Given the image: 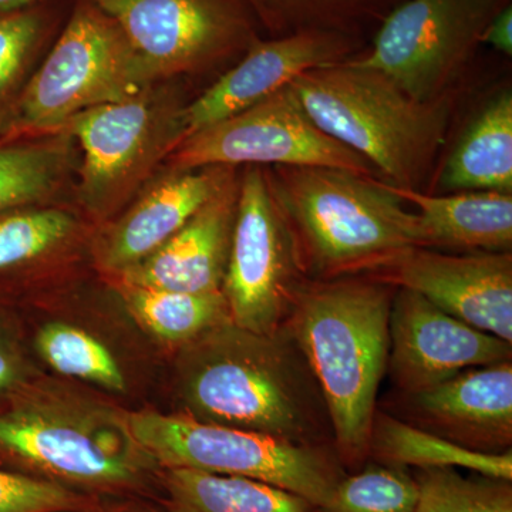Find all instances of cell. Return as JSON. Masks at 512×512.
Listing matches in <instances>:
<instances>
[{
    "mask_svg": "<svg viewBox=\"0 0 512 512\" xmlns=\"http://www.w3.org/2000/svg\"><path fill=\"white\" fill-rule=\"evenodd\" d=\"M175 393L192 420L333 447L318 383L288 325L271 335L231 320L205 330L180 346Z\"/></svg>",
    "mask_w": 512,
    "mask_h": 512,
    "instance_id": "1",
    "label": "cell"
},
{
    "mask_svg": "<svg viewBox=\"0 0 512 512\" xmlns=\"http://www.w3.org/2000/svg\"><path fill=\"white\" fill-rule=\"evenodd\" d=\"M394 291L370 274L309 279L286 322L318 383L345 470L369 460Z\"/></svg>",
    "mask_w": 512,
    "mask_h": 512,
    "instance_id": "2",
    "label": "cell"
},
{
    "mask_svg": "<svg viewBox=\"0 0 512 512\" xmlns=\"http://www.w3.org/2000/svg\"><path fill=\"white\" fill-rule=\"evenodd\" d=\"M0 414V454L16 473L94 497H143L161 468L127 413L67 384H23Z\"/></svg>",
    "mask_w": 512,
    "mask_h": 512,
    "instance_id": "3",
    "label": "cell"
},
{
    "mask_svg": "<svg viewBox=\"0 0 512 512\" xmlns=\"http://www.w3.org/2000/svg\"><path fill=\"white\" fill-rule=\"evenodd\" d=\"M268 173L312 281L373 274L420 248L417 215L380 178L328 167Z\"/></svg>",
    "mask_w": 512,
    "mask_h": 512,
    "instance_id": "4",
    "label": "cell"
},
{
    "mask_svg": "<svg viewBox=\"0 0 512 512\" xmlns=\"http://www.w3.org/2000/svg\"><path fill=\"white\" fill-rule=\"evenodd\" d=\"M291 86L313 123L365 158L383 181L420 190L446 140L453 93L413 99L352 59L311 70Z\"/></svg>",
    "mask_w": 512,
    "mask_h": 512,
    "instance_id": "5",
    "label": "cell"
},
{
    "mask_svg": "<svg viewBox=\"0 0 512 512\" xmlns=\"http://www.w3.org/2000/svg\"><path fill=\"white\" fill-rule=\"evenodd\" d=\"M134 439L158 467L251 478L325 507L348 474L332 446L291 443L265 434L201 423L183 414L127 413Z\"/></svg>",
    "mask_w": 512,
    "mask_h": 512,
    "instance_id": "6",
    "label": "cell"
},
{
    "mask_svg": "<svg viewBox=\"0 0 512 512\" xmlns=\"http://www.w3.org/2000/svg\"><path fill=\"white\" fill-rule=\"evenodd\" d=\"M156 83L119 25L92 0H82L30 74L6 130L50 136L76 114L133 99Z\"/></svg>",
    "mask_w": 512,
    "mask_h": 512,
    "instance_id": "7",
    "label": "cell"
},
{
    "mask_svg": "<svg viewBox=\"0 0 512 512\" xmlns=\"http://www.w3.org/2000/svg\"><path fill=\"white\" fill-rule=\"evenodd\" d=\"M184 107L153 86L133 99L82 111L57 128L53 134L82 147L79 197L94 218L120 211L184 140Z\"/></svg>",
    "mask_w": 512,
    "mask_h": 512,
    "instance_id": "8",
    "label": "cell"
},
{
    "mask_svg": "<svg viewBox=\"0 0 512 512\" xmlns=\"http://www.w3.org/2000/svg\"><path fill=\"white\" fill-rule=\"evenodd\" d=\"M511 0H403L380 20L373 45L350 57L413 99L446 96L473 62L484 33Z\"/></svg>",
    "mask_w": 512,
    "mask_h": 512,
    "instance_id": "9",
    "label": "cell"
},
{
    "mask_svg": "<svg viewBox=\"0 0 512 512\" xmlns=\"http://www.w3.org/2000/svg\"><path fill=\"white\" fill-rule=\"evenodd\" d=\"M308 281L268 167L247 165L239 177L237 217L222 284L231 322L261 335L275 333L288 322Z\"/></svg>",
    "mask_w": 512,
    "mask_h": 512,
    "instance_id": "10",
    "label": "cell"
},
{
    "mask_svg": "<svg viewBox=\"0 0 512 512\" xmlns=\"http://www.w3.org/2000/svg\"><path fill=\"white\" fill-rule=\"evenodd\" d=\"M168 160L174 170L328 167L380 178L365 158L313 123L292 86L184 138Z\"/></svg>",
    "mask_w": 512,
    "mask_h": 512,
    "instance_id": "11",
    "label": "cell"
},
{
    "mask_svg": "<svg viewBox=\"0 0 512 512\" xmlns=\"http://www.w3.org/2000/svg\"><path fill=\"white\" fill-rule=\"evenodd\" d=\"M119 25L156 82L198 73L258 42L244 0H92Z\"/></svg>",
    "mask_w": 512,
    "mask_h": 512,
    "instance_id": "12",
    "label": "cell"
},
{
    "mask_svg": "<svg viewBox=\"0 0 512 512\" xmlns=\"http://www.w3.org/2000/svg\"><path fill=\"white\" fill-rule=\"evenodd\" d=\"M387 372L402 396L464 370L512 359V343L461 322L419 293L396 288L389 318Z\"/></svg>",
    "mask_w": 512,
    "mask_h": 512,
    "instance_id": "13",
    "label": "cell"
},
{
    "mask_svg": "<svg viewBox=\"0 0 512 512\" xmlns=\"http://www.w3.org/2000/svg\"><path fill=\"white\" fill-rule=\"evenodd\" d=\"M370 275L419 293L453 318L512 343V252L413 248Z\"/></svg>",
    "mask_w": 512,
    "mask_h": 512,
    "instance_id": "14",
    "label": "cell"
},
{
    "mask_svg": "<svg viewBox=\"0 0 512 512\" xmlns=\"http://www.w3.org/2000/svg\"><path fill=\"white\" fill-rule=\"evenodd\" d=\"M362 52L359 33L305 30L254 43L210 89L184 107L185 138L291 86L302 74Z\"/></svg>",
    "mask_w": 512,
    "mask_h": 512,
    "instance_id": "15",
    "label": "cell"
},
{
    "mask_svg": "<svg viewBox=\"0 0 512 512\" xmlns=\"http://www.w3.org/2000/svg\"><path fill=\"white\" fill-rule=\"evenodd\" d=\"M413 426L478 451H512V363L474 367L403 396Z\"/></svg>",
    "mask_w": 512,
    "mask_h": 512,
    "instance_id": "16",
    "label": "cell"
},
{
    "mask_svg": "<svg viewBox=\"0 0 512 512\" xmlns=\"http://www.w3.org/2000/svg\"><path fill=\"white\" fill-rule=\"evenodd\" d=\"M238 185L234 171L177 234L117 276L119 285L191 293L222 291L237 217Z\"/></svg>",
    "mask_w": 512,
    "mask_h": 512,
    "instance_id": "17",
    "label": "cell"
},
{
    "mask_svg": "<svg viewBox=\"0 0 512 512\" xmlns=\"http://www.w3.org/2000/svg\"><path fill=\"white\" fill-rule=\"evenodd\" d=\"M235 167L175 170L161 178L101 232L96 261L101 271L119 276L177 234L220 190Z\"/></svg>",
    "mask_w": 512,
    "mask_h": 512,
    "instance_id": "18",
    "label": "cell"
},
{
    "mask_svg": "<svg viewBox=\"0 0 512 512\" xmlns=\"http://www.w3.org/2000/svg\"><path fill=\"white\" fill-rule=\"evenodd\" d=\"M383 184L419 210L420 248L458 254L512 252V192L427 194L386 181Z\"/></svg>",
    "mask_w": 512,
    "mask_h": 512,
    "instance_id": "19",
    "label": "cell"
},
{
    "mask_svg": "<svg viewBox=\"0 0 512 512\" xmlns=\"http://www.w3.org/2000/svg\"><path fill=\"white\" fill-rule=\"evenodd\" d=\"M447 191L512 192V94L504 90L464 131L441 173Z\"/></svg>",
    "mask_w": 512,
    "mask_h": 512,
    "instance_id": "20",
    "label": "cell"
},
{
    "mask_svg": "<svg viewBox=\"0 0 512 512\" xmlns=\"http://www.w3.org/2000/svg\"><path fill=\"white\" fill-rule=\"evenodd\" d=\"M164 512H320L318 505L276 485L187 468H163Z\"/></svg>",
    "mask_w": 512,
    "mask_h": 512,
    "instance_id": "21",
    "label": "cell"
},
{
    "mask_svg": "<svg viewBox=\"0 0 512 512\" xmlns=\"http://www.w3.org/2000/svg\"><path fill=\"white\" fill-rule=\"evenodd\" d=\"M369 458L387 466L464 468L512 480V451L487 454L468 450L382 410H376L373 419Z\"/></svg>",
    "mask_w": 512,
    "mask_h": 512,
    "instance_id": "22",
    "label": "cell"
},
{
    "mask_svg": "<svg viewBox=\"0 0 512 512\" xmlns=\"http://www.w3.org/2000/svg\"><path fill=\"white\" fill-rule=\"evenodd\" d=\"M72 137L0 146V214L49 200L62 187L73 160Z\"/></svg>",
    "mask_w": 512,
    "mask_h": 512,
    "instance_id": "23",
    "label": "cell"
},
{
    "mask_svg": "<svg viewBox=\"0 0 512 512\" xmlns=\"http://www.w3.org/2000/svg\"><path fill=\"white\" fill-rule=\"evenodd\" d=\"M128 312L151 335L183 346L229 318L222 291L191 293L120 285Z\"/></svg>",
    "mask_w": 512,
    "mask_h": 512,
    "instance_id": "24",
    "label": "cell"
},
{
    "mask_svg": "<svg viewBox=\"0 0 512 512\" xmlns=\"http://www.w3.org/2000/svg\"><path fill=\"white\" fill-rule=\"evenodd\" d=\"M272 37L305 30L359 33L367 23L382 20L396 0H244Z\"/></svg>",
    "mask_w": 512,
    "mask_h": 512,
    "instance_id": "25",
    "label": "cell"
},
{
    "mask_svg": "<svg viewBox=\"0 0 512 512\" xmlns=\"http://www.w3.org/2000/svg\"><path fill=\"white\" fill-rule=\"evenodd\" d=\"M37 353L59 375L83 380L109 392L126 390L123 370L99 339L63 322H49L37 332Z\"/></svg>",
    "mask_w": 512,
    "mask_h": 512,
    "instance_id": "26",
    "label": "cell"
},
{
    "mask_svg": "<svg viewBox=\"0 0 512 512\" xmlns=\"http://www.w3.org/2000/svg\"><path fill=\"white\" fill-rule=\"evenodd\" d=\"M416 512H512V480L453 467L416 468Z\"/></svg>",
    "mask_w": 512,
    "mask_h": 512,
    "instance_id": "27",
    "label": "cell"
},
{
    "mask_svg": "<svg viewBox=\"0 0 512 512\" xmlns=\"http://www.w3.org/2000/svg\"><path fill=\"white\" fill-rule=\"evenodd\" d=\"M417 495L407 468L372 461L346 474L320 512H416Z\"/></svg>",
    "mask_w": 512,
    "mask_h": 512,
    "instance_id": "28",
    "label": "cell"
},
{
    "mask_svg": "<svg viewBox=\"0 0 512 512\" xmlns=\"http://www.w3.org/2000/svg\"><path fill=\"white\" fill-rule=\"evenodd\" d=\"M76 218L60 208L23 207L0 214V271L55 251L76 231Z\"/></svg>",
    "mask_w": 512,
    "mask_h": 512,
    "instance_id": "29",
    "label": "cell"
},
{
    "mask_svg": "<svg viewBox=\"0 0 512 512\" xmlns=\"http://www.w3.org/2000/svg\"><path fill=\"white\" fill-rule=\"evenodd\" d=\"M46 30L45 15L37 9L0 15V126L8 127Z\"/></svg>",
    "mask_w": 512,
    "mask_h": 512,
    "instance_id": "30",
    "label": "cell"
},
{
    "mask_svg": "<svg viewBox=\"0 0 512 512\" xmlns=\"http://www.w3.org/2000/svg\"><path fill=\"white\" fill-rule=\"evenodd\" d=\"M103 497L77 493L47 481L0 470V512H55L83 507Z\"/></svg>",
    "mask_w": 512,
    "mask_h": 512,
    "instance_id": "31",
    "label": "cell"
},
{
    "mask_svg": "<svg viewBox=\"0 0 512 512\" xmlns=\"http://www.w3.org/2000/svg\"><path fill=\"white\" fill-rule=\"evenodd\" d=\"M28 366L10 340L0 335V393L16 392L26 383Z\"/></svg>",
    "mask_w": 512,
    "mask_h": 512,
    "instance_id": "32",
    "label": "cell"
},
{
    "mask_svg": "<svg viewBox=\"0 0 512 512\" xmlns=\"http://www.w3.org/2000/svg\"><path fill=\"white\" fill-rule=\"evenodd\" d=\"M55 512H164L143 500V497H103L83 507Z\"/></svg>",
    "mask_w": 512,
    "mask_h": 512,
    "instance_id": "33",
    "label": "cell"
},
{
    "mask_svg": "<svg viewBox=\"0 0 512 512\" xmlns=\"http://www.w3.org/2000/svg\"><path fill=\"white\" fill-rule=\"evenodd\" d=\"M483 45H488L503 53L504 56L512 55V6L501 10L488 25L484 33Z\"/></svg>",
    "mask_w": 512,
    "mask_h": 512,
    "instance_id": "34",
    "label": "cell"
},
{
    "mask_svg": "<svg viewBox=\"0 0 512 512\" xmlns=\"http://www.w3.org/2000/svg\"><path fill=\"white\" fill-rule=\"evenodd\" d=\"M39 0H0V15L32 8Z\"/></svg>",
    "mask_w": 512,
    "mask_h": 512,
    "instance_id": "35",
    "label": "cell"
}]
</instances>
